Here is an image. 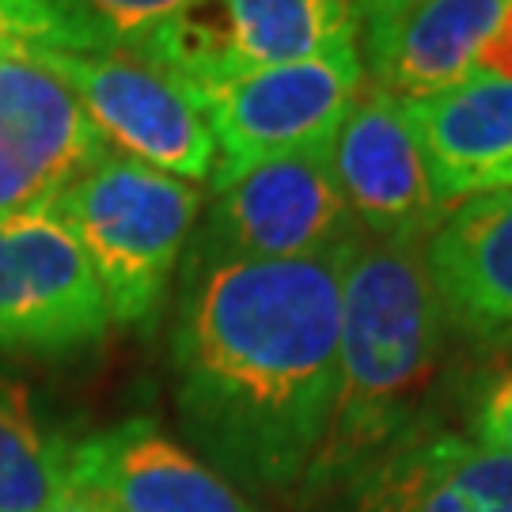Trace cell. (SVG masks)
<instances>
[{
  "instance_id": "20",
  "label": "cell",
  "mask_w": 512,
  "mask_h": 512,
  "mask_svg": "<svg viewBox=\"0 0 512 512\" xmlns=\"http://www.w3.org/2000/svg\"><path fill=\"white\" fill-rule=\"evenodd\" d=\"M42 512H114V509H107L103 501H95V497H88V494H76V490H69V494L57 497L54 505H46Z\"/></svg>"
},
{
  "instance_id": "19",
  "label": "cell",
  "mask_w": 512,
  "mask_h": 512,
  "mask_svg": "<svg viewBox=\"0 0 512 512\" xmlns=\"http://www.w3.org/2000/svg\"><path fill=\"white\" fill-rule=\"evenodd\" d=\"M418 4H425V0H353V12H357V23L368 31V27H384L391 19H399Z\"/></svg>"
},
{
  "instance_id": "9",
  "label": "cell",
  "mask_w": 512,
  "mask_h": 512,
  "mask_svg": "<svg viewBox=\"0 0 512 512\" xmlns=\"http://www.w3.org/2000/svg\"><path fill=\"white\" fill-rule=\"evenodd\" d=\"M103 156L107 141L61 76L27 54L0 61V217L54 209Z\"/></svg>"
},
{
  "instance_id": "15",
  "label": "cell",
  "mask_w": 512,
  "mask_h": 512,
  "mask_svg": "<svg viewBox=\"0 0 512 512\" xmlns=\"http://www.w3.org/2000/svg\"><path fill=\"white\" fill-rule=\"evenodd\" d=\"M403 103L444 213L512 186V76H471Z\"/></svg>"
},
{
  "instance_id": "12",
  "label": "cell",
  "mask_w": 512,
  "mask_h": 512,
  "mask_svg": "<svg viewBox=\"0 0 512 512\" xmlns=\"http://www.w3.org/2000/svg\"><path fill=\"white\" fill-rule=\"evenodd\" d=\"M69 486L114 512H258L243 490L148 418L73 440Z\"/></svg>"
},
{
  "instance_id": "10",
  "label": "cell",
  "mask_w": 512,
  "mask_h": 512,
  "mask_svg": "<svg viewBox=\"0 0 512 512\" xmlns=\"http://www.w3.org/2000/svg\"><path fill=\"white\" fill-rule=\"evenodd\" d=\"M319 494L327 512H512V459L418 425Z\"/></svg>"
},
{
  "instance_id": "3",
  "label": "cell",
  "mask_w": 512,
  "mask_h": 512,
  "mask_svg": "<svg viewBox=\"0 0 512 512\" xmlns=\"http://www.w3.org/2000/svg\"><path fill=\"white\" fill-rule=\"evenodd\" d=\"M202 209V186L114 152L57 198L54 213L92 262L110 327H148L160 315Z\"/></svg>"
},
{
  "instance_id": "5",
  "label": "cell",
  "mask_w": 512,
  "mask_h": 512,
  "mask_svg": "<svg viewBox=\"0 0 512 512\" xmlns=\"http://www.w3.org/2000/svg\"><path fill=\"white\" fill-rule=\"evenodd\" d=\"M353 0H194L133 54L198 95L232 76L357 46Z\"/></svg>"
},
{
  "instance_id": "14",
  "label": "cell",
  "mask_w": 512,
  "mask_h": 512,
  "mask_svg": "<svg viewBox=\"0 0 512 512\" xmlns=\"http://www.w3.org/2000/svg\"><path fill=\"white\" fill-rule=\"evenodd\" d=\"M448 330L512 353V186L448 209L425 239Z\"/></svg>"
},
{
  "instance_id": "2",
  "label": "cell",
  "mask_w": 512,
  "mask_h": 512,
  "mask_svg": "<svg viewBox=\"0 0 512 512\" xmlns=\"http://www.w3.org/2000/svg\"><path fill=\"white\" fill-rule=\"evenodd\" d=\"M444 338L448 319L429 281L425 239L361 232L342 262L338 395L304 490H327L349 467L418 429Z\"/></svg>"
},
{
  "instance_id": "11",
  "label": "cell",
  "mask_w": 512,
  "mask_h": 512,
  "mask_svg": "<svg viewBox=\"0 0 512 512\" xmlns=\"http://www.w3.org/2000/svg\"><path fill=\"white\" fill-rule=\"evenodd\" d=\"M334 175L357 228L368 236L429 239L444 220L406 103L368 76L334 133Z\"/></svg>"
},
{
  "instance_id": "16",
  "label": "cell",
  "mask_w": 512,
  "mask_h": 512,
  "mask_svg": "<svg viewBox=\"0 0 512 512\" xmlns=\"http://www.w3.org/2000/svg\"><path fill=\"white\" fill-rule=\"evenodd\" d=\"M69 444L46 425L27 384L0 372V512H42L69 494Z\"/></svg>"
},
{
  "instance_id": "7",
  "label": "cell",
  "mask_w": 512,
  "mask_h": 512,
  "mask_svg": "<svg viewBox=\"0 0 512 512\" xmlns=\"http://www.w3.org/2000/svg\"><path fill=\"white\" fill-rule=\"evenodd\" d=\"M27 57H35L73 88L114 156L156 167L194 186L213 179L217 148L198 99L148 57L133 50H31Z\"/></svg>"
},
{
  "instance_id": "4",
  "label": "cell",
  "mask_w": 512,
  "mask_h": 512,
  "mask_svg": "<svg viewBox=\"0 0 512 512\" xmlns=\"http://www.w3.org/2000/svg\"><path fill=\"white\" fill-rule=\"evenodd\" d=\"M361 236L334 175V141L300 148L213 190L194 258L289 262L334 255Z\"/></svg>"
},
{
  "instance_id": "8",
  "label": "cell",
  "mask_w": 512,
  "mask_h": 512,
  "mask_svg": "<svg viewBox=\"0 0 512 512\" xmlns=\"http://www.w3.org/2000/svg\"><path fill=\"white\" fill-rule=\"evenodd\" d=\"M107 330V300L69 224L54 209L0 217V349L57 361Z\"/></svg>"
},
{
  "instance_id": "6",
  "label": "cell",
  "mask_w": 512,
  "mask_h": 512,
  "mask_svg": "<svg viewBox=\"0 0 512 512\" xmlns=\"http://www.w3.org/2000/svg\"><path fill=\"white\" fill-rule=\"evenodd\" d=\"M361 80V46H346L338 54L243 73L198 92L194 99L217 148L213 190L266 160L334 141Z\"/></svg>"
},
{
  "instance_id": "17",
  "label": "cell",
  "mask_w": 512,
  "mask_h": 512,
  "mask_svg": "<svg viewBox=\"0 0 512 512\" xmlns=\"http://www.w3.org/2000/svg\"><path fill=\"white\" fill-rule=\"evenodd\" d=\"M194 0H80L99 50H141Z\"/></svg>"
},
{
  "instance_id": "13",
  "label": "cell",
  "mask_w": 512,
  "mask_h": 512,
  "mask_svg": "<svg viewBox=\"0 0 512 512\" xmlns=\"http://www.w3.org/2000/svg\"><path fill=\"white\" fill-rule=\"evenodd\" d=\"M365 76L399 99L471 76H512V0H425L384 27H368Z\"/></svg>"
},
{
  "instance_id": "1",
  "label": "cell",
  "mask_w": 512,
  "mask_h": 512,
  "mask_svg": "<svg viewBox=\"0 0 512 512\" xmlns=\"http://www.w3.org/2000/svg\"><path fill=\"white\" fill-rule=\"evenodd\" d=\"M346 251L289 262H183L171 330L175 414L217 475L304 490L338 395Z\"/></svg>"
},
{
  "instance_id": "21",
  "label": "cell",
  "mask_w": 512,
  "mask_h": 512,
  "mask_svg": "<svg viewBox=\"0 0 512 512\" xmlns=\"http://www.w3.org/2000/svg\"><path fill=\"white\" fill-rule=\"evenodd\" d=\"M16 54H27V46H23V38H19L16 27L0 16V61H4V57H16Z\"/></svg>"
},
{
  "instance_id": "18",
  "label": "cell",
  "mask_w": 512,
  "mask_h": 512,
  "mask_svg": "<svg viewBox=\"0 0 512 512\" xmlns=\"http://www.w3.org/2000/svg\"><path fill=\"white\" fill-rule=\"evenodd\" d=\"M471 440L497 456L512 459V365L490 376L467 414Z\"/></svg>"
}]
</instances>
